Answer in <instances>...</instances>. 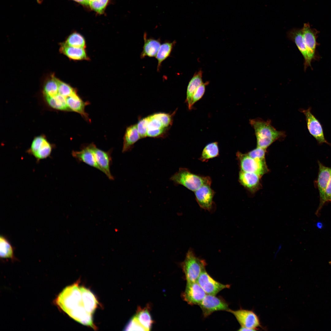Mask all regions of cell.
<instances>
[{"label":"cell","mask_w":331,"mask_h":331,"mask_svg":"<svg viewBox=\"0 0 331 331\" xmlns=\"http://www.w3.org/2000/svg\"><path fill=\"white\" fill-rule=\"evenodd\" d=\"M219 155V149L217 142L209 143L204 148L199 158L203 162H207L210 159L217 157Z\"/></svg>","instance_id":"28"},{"label":"cell","mask_w":331,"mask_h":331,"mask_svg":"<svg viewBox=\"0 0 331 331\" xmlns=\"http://www.w3.org/2000/svg\"><path fill=\"white\" fill-rule=\"evenodd\" d=\"M93 143L83 146L80 151H73V156L78 162H83L100 170L96 161L93 150Z\"/></svg>","instance_id":"16"},{"label":"cell","mask_w":331,"mask_h":331,"mask_svg":"<svg viewBox=\"0 0 331 331\" xmlns=\"http://www.w3.org/2000/svg\"><path fill=\"white\" fill-rule=\"evenodd\" d=\"M302 29L307 52V59L304 63L305 71L308 67H311V63L313 60L319 59L316 50L317 46L319 44L317 41L319 32L315 29L311 28L308 23L304 24Z\"/></svg>","instance_id":"5"},{"label":"cell","mask_w":331,"mask_h":331,"mask_svg":"<svg viewBox=\"0 0 331 331\" xmlns=\"http://www.w3.org/2000/svg\"><path fill=\"white\" fill-rule=\"evenodd\" d=\"M45 98L47 103L52 108L60 110L70 111L67 104L66 98L58 92L53 96Z\"/></svg>","instance_id":"27"},{"label":"cell","mask_w":331,"mask_h":331,"mask_svg":"<svg viewBox=\"0 0 331 331\" xmlns=\"http://www.w3.org/2000/svg\"><path fill=\"white\" fill-rule=\"evenodd\" d=\"M211 185H205L195 191V194L199 206L203 209L211 211L213 206V197L214 192Z\"/></svg>","instance_id":"15"},{"label":"cell","mask_w":331,"mask_h":331,"mask_svg":"<svg viewBox=\"0 0 331 331\" xmlns=\"http://www.w3.org/2000/svg\"><path fill=\"white\" fill-rule=\"evenodd\" d=\"M206 295V292L196 281L187 282L182 297L189 304L199 305Z\"/></svg>","instance_id":"12"},{"label":"cell","mask_w":331,"mask_h":331,"mask_svg":"<svg viewBox=\"0 0 331 331\" xmlns=\"http://www.w3.org/2000/svg\"><path fill=\"white\" fill-rule=\"evenodd\" d=\"M165 128L158 119L154 117L152 115L150 116V119L148 125V130H154Z\"/></svg>","instance_id":"38"},{"label":"cell","mask_w":331,"mask_h":331,"mask_svg":"<svg viewBox=\"0 0 331 331\" xmlns=\"http://www.w3.org/2000/svg\"><path fill=\"white\" fill-rule=\"evenodd\" d=\"M196 282L206 294L216 295L222 290L229 288V284H224L214 280L205 270L201 273Z\"/></svg>","instance_id":"10"},{"label":"cell","mask_w":331,"mask_h":331,"mask_svg":"<svg viewBox=\"0 0 331 331\" xmlns=\"http://www.w3.org/2000/svg\"><path fill=\"white\" fill-rule=\"evenodd\" d=\"M311 108L301 109L300 111L305 116L307 128L310 134L319 144L325 143L330 145L325 139L322 126L318 120L311 113Z\"/></svg>","instance_id":"9"},{"label":"cell","mask_w":331,"mask_h":331,"mask_svg":"<svg viewBox=\"0 0 331 331\" xmlns=\"http://www.w3.org/2000/svg\"><path fill=\"white\" fill-rule=\"evenodd\" d=\"M58 78L52 75L46 82L43 88V93L45 97H52L56 95L58 91Z\"/></svg>","instance_id":"30"},{"label":"cell","mask_w":331,"mask_h":331,"mask_svg":"<svg viewBox=\"0 0 331 331\" xmlns=\"http://www.w3.org/2000/svg\"><path fill=\"white\" fill-rule=\"evenodd\" d=\"M202 71L200 70L194 74L189 82L187 90L186 101L188 109L192 108L191 103L193 95L198 87L203 83Z\"/></svg>","instance_id":"23"},{"label":"cell","mask_w":331,"mask_h":331,"mask_svg":"<svg viewBox=\"0 0 331 331\" xmlns=\"http://www.w3.org/2000/svg\"><path fill=\"white\" fill-rule=\"evenodd\" d=\"M204 317H207L213 312L229 310L227 303L220 297L207 294L199 305Z\"/></svg>","instance_id":"8"},{"label":"cell","mask_w":331,"mask_h":331,"mask_svg":"<svg viewBox=\"0 0 331 331\" xmlns=\"http://www.w3.org/2000/svg\"><path fill=\"white\" fill-rule=\"evenodd\" d=\"M109 0H94L89 5L93 10L101 14L103 13Z\"/></svg>","instance_id":"33"},{"label":"cell","mask_w":331,"mask_h":331,"mask_svg":"<svg viewBox=\"0 0 331 331\" xmlns=\"http://www.w3.org/2000/svg\"><path fill=\"white\" fill-rule=\"evenodd\" d=\"M82 4L86 5V0H73Z\"/></svg>","instance_id":"41"},{"label":"cell","mask_w":331,"mask_h":331,"mask_svg":"<svg viewBox=\"0 0 331 331\" xmlns=\"http://www.w3.org/2000/svg\"><path fill=\"white\" fill-rule=\"evenodd\" d=\"M150 119V116L140 120L136 124L137 128L141 137L144 138L147 136L148 125Z\"/></svg>","instance_id":"32"},{"label":"cell","mask_w":331,"mask_h":331,"mask_svg":"<svg viewBox=\"0 0 331 331\" xmlns=\"http://www.w3.org/2000/svg\"><path fill=\"white\" fill-rule=\"evenodd\" d=\"M152 115L154 117L158 120L165 128L168 127L172 122L171 116L168 114L158 113Z\"/></svg>","instance_id":"35"},{"label":"cell","mask_w":331,"mask_h":331,"mask_svg":"<svg viewBox=\"0 0 331 331\" xmlns=\"http://www.w3.org/2000/svg\"><path fill=\"white\" fill-rule=\"evenodd\" d=\"M287 36L290 40L292 41L296 44L303 56L304 61H306L307 59V52L302 29L293 28L287 32Z\"/></svg>","instance_id":"22"},{"label":"cell","mask_w":331,"mask_h":331,"mask_svg":"<svg viewBox=\"0 0 331 331\" xmlns=\"http://www.w3.org/2000/svg\"><path fill=\"white\" fill-rule=\"evenodd\" d=\"M207 265L205 261L197 257L193 250L190 249L186 253L184 261L181 264L185 274L187 282H195Z\"/></svg>","instance_id":"4"},{"label":"cell","mask_w":331,"mask_h":331,"mask_svg":"<svg viewBox=\"0 0 331 331\" xmlns=\"http://www.w3.org/2000/svg\"><path fill=\"white\" fill-rule=\"evenodd\" d=\"M43 1V0H36L37 2L39 4H41Z\"/></svg>","instance_id":"44"},{"label":"cell","mask_w":331,"mask_h":331,"mask_svg":"<svg viewBox=\"0 0 331 331\" xmlns=\"http://www.w3.org/2000/svg\"><path fill=\"white\" fill-rule=\"evenodd\" d=\"M329 202H331V176L326 188L324 196V204Z\"/></svg>","instance_id":"39"},{"label":"cell","mask_w":331,"mask_h":331,"mask_svg":"<svg viewBox=\"0 0 331 331\" xmlns=\"http://www.w3.org/2000/svg\"><path fill=\"white\" fill-rule=\"evenodd\" d=\"M94 0H86V5H89V3Z\"/></svg>","instance_id":"43"},{"label":"cell","mask_w":331,"mask_h":331,"mask_svg":"<svg viewBox=\"0 0 331 331\" xmlns=\"http://www.w3.org/2000/svg\"><path fill=\"white\" fill-rule=\"evenodd\" d=\"M141 138L136 125H131L127 127L123 137L122 152L130 150L134 144Z\"/></svg>","instance_id":"20"},{"label":"cell","mask_w":331,"mask_h":331,"mask_svg":"<svg viewBox=\"0 0 331 331\" xmlns=\"http://www.w3.org/2000/svg\"><path fill=\"white\" fill-rule=\"evenodd\" d=\"M93 151L97 164L100 170L104 173L110 180L114 179L110 170V167L112 163L111 150L105 151L97 148L93 144Z\"/></svg>","instance_id":"14"},{"label":"cell","mask_w":331,"mask_h":331,"mask_svg":"<svg viewBox=\"0 0 331 331\" xmlns=\"http://www.w3.org/2000/svg\"><path fill=\"white\" fill-rule=\"evenodd\" d=\"M125 329L126 330L146 331L134 316L130 320Z\"/></svg>","instance_id":"37"},{"label":"cell","mask_w":331,"mask_h":331,"mask_svg":"<svg viewBox=\"0 0 331 331\" xmlns=\"http://www.w3.org/2000/svg\"><path fill=\"white\" fill-rule=\"evenodd\" d=\"M257 139V146L266 149L276 140L284 137V132L276 130L269 120L259 118L250 120Z\"/></svg>","instance_id":"2"},{"label":"cell","mask_w":331,"mask_h":331,"mask_svg":"<svg viewBox=\"0 0 331 331\" xmlns=\"http://www.w3.org/2000/svg\"><path fill=\"white\" fill-rule=\"evenodd\" d=\"M170 180L176 185H181L195 192L202 186L211 185V181L208 176H200L192 173L188 169L180 168L173 175Z\"/></svg>","instance_id":"3"},{"label":"cell","mask_w":331,"mask_h":331,"mask_svg":"<svg viewBox=\"0 0 331 331\" xmlns=\"http://www.w3.org/2000/svg\"><path fill=\"white\" fill-rule=\"evenodd\" d=\"M318 164L319 167L317 185L319 194L320 203L316 211L317 215L325 204V192L331 176V167L325 166L319 161Z\"/></svg>","instance_id":"11"},{"label":"cell","mask_w":331,"mask_h":331,"mask_svg":"<svg viewBox=\"0 0 331 331\" xmlns=\"http://www.w3.org/2000/svg\"><path fill=\"white\" fill-rule=\"evenodd\" d=\"M51 150V146L46 139L42 136H39L32 141L29 152L37 159L40 160L48 157Z\"/></svg>","instance_id":"13"},{"label":"cell","mask_w":331,"mask_h":331,"mask_svg":"<svg viewBox=\"0 0 331 331\" xmlns=\"http://www.w3.org/2000/svg\"><path fill=\"white\" fill-rule=\"evenodd\" d=\"M58 93L65 97L77 94L76 89L58 78Z\"/></svg>","instance_id":"31"},{"label":"cell","mask_w":331,"mask_h":331,"mask_svg":"<svg viewBox=\"0 0 331 331\" xmlns=\"http://www.w3.org/2000/svg\"><path fill=\"white\" fill-rule=\"evenodd\" d=\"M0 256L2 259H16L12 245L7 238L2 235L0 237Z\"/></svg>","instance_id":"26"},{"label":"cell","mask_w":331,"mask_h":331,"mask_svg":"<svg viewBox=\"0 0 331 331\" xmlns=\"http://www.w3.org/2000/svg\"><path fill=\"white\" fill-rule=\"evenodd\" d=\"M281 247H282V245H281V244H280V245H279V247H278V250L276 252V253H275V254L274 255V258H275L276 257V256L277 255V254L278 253V252H279V251L281 249Z\"/></svg>","instance_id":"42"},{"label":"cell","mask_w":331,"mask_h":331,"mask_svg":"<svg viewBox=\"0 0 331 331\" xmlns=\"http://www.w3.org/2000/svg\"><path fill=\"white\" fill-rule=\"evenodd\" d=\"M66 102L70 111L80 114L86 120L90 121L87 113L85 112L86 106L89 104L88 102H84L77 94L67 97Z\"/></svg>","instance_id":"18"},{"label":"cell","mask_w":331,"mask_h":331,"mask_svg":"<svg viewBox=\"0 0 331 331\" xmlns=\"http://www.w3.org/2000/svg\"><path fill=\"white\" fill-rule=\"evenodd\" d=\"M266 149L257 147L247 153L250 157L262 160H265V157Z\"/></svg>","instance_id":"36"},{"label":"cell","mask_w":331,"mask_h":331,"mask_svg":"<svg viewBox=\"0 0 331 331\" xmlns=\"http://www.w3.org/2000/svg\"><path fill=\"white\" fill-rule=\"evenodd\" d=\"M143 39L144 44L140 55V58L143 59L146 56L156 57L161 45L160 39L148 38L145 33L144 34Z\"/></svg>","instance_id":"19"},{"label":"cell","mask_w":331,"mask_h":331,"mask_svg":"<svg viewBox=\"0 0 331 331\" xmlns=\"http://www.w3.org/2000/svg\"><path fill=\"white\" fill-rule=\"evenodd\" d=\"M134 316L146 331L150 330L153 321L149 309L147 308L142 309L139 307L138 308Z\"/></svg>","instance_id":"25"},{"label":"cell","mask_w":331,"mask_h":331,"mask_svg":"<svg viewBox=\"0 0 331 331\" xmlns=\"http://www.w3.org/2000/svg\"><path fill=\"white\" fill-rule=\"evenodd\" d=\"M208 84V82H203L197 89L192 97L191 103L192 108L193 105L202 98L204 93L206 87Z\"/></svg>","instance_id":"34"},{"label":"cell","mask_w":331,"mask_h":331,"mask_svg":"<svg viewBox=\"0 0 331 331\" xmlns=\"http://www.w3.org/2000/svg\"><path fill=\"white\" fill-rule=\"evenodd\" d=\"M59 51L69 59L73 60H87L89 59L85 48L68 46L63 42L60 44Z\"/></svg>","instance_id":"21"},{"label":"cell","mask_w":331,"mask_h":331,"mask_svg":"<svg viewBox=\"0 0 331 331\" xmlns=\"http://www.w3.org/2000/svg\"><path fill=\"white\" fill-rule=\"evenodd\" d=\"M57 305L70 317L83 325L96 329L92 315L98 301L88 289L79 286L78 282L68 286L55 299Z\"/></svg>","instance_id":"1"},{"label":"cell","mask_w":331,"mask_h":331,"mask_svg":"<svg viewBox=\"0 0 331 331\" xmlns=\"http://www.w3.org/2000/svg\"><path fill=\"white\" fill-rule=\"evenodd\" d=\"M261 177L255 173L240 171L239 180L246 188L251 192H255L260 187Z\"/></svg>","instance_id":"17"},{"label":"cell","mask_w":331,"mask_h":331,"mask_svg":"<svg viewBox=\"0 0 331 331\" xmlns=\"http://www.w3.org/2000/svg\"><path fill=\"white\" fill-rule=\"evenodd\" d=\"M175 43V41L172 42L167 41L161 45L156 56L158 61V71H159L162 62L170 56Z\"/></svg>","instance_id":"24"},{"label":"cell","mask_w":331,"mask_h":331,"mask_svg":"<svg viewBox=\"0 0 331 331\" xmlns=\"http://www.w3.org/2000/svg\"><path fill=\"white\" fill-rule=\"evenodd\" d=\"M236 156L241 171L255 173L261 177L268 171L265 160L253 158L247 154H242L239 152L237 153Z\"/></svg>","instance_id":"6"},{"label":"cell","mask_w":331,"mask_h":331,"mask_svg":"<svg viewBox=\"0 0 331 331\" xmlns=\"http://www.w3.org/2000/svg\"><path fill=\"white\" fill-rule=\"evenodd\" d=\"M165 128H159L154 130H148L147 136L155 137L161 135L164 131Z\"/></svg>","instance_id":"40"},{"label":"cell","mask_w":331,"mask_h":331,"mask_svg":"<svg viewBox=\"0 0 331 331\" xmlns=\"http://www.w3.org/2000/svg\"><path fill=\"white\" fill-rule=\"evenodd\" d=\"M66 45L77 48H85L86 43L84 37L80 34L74 32L67 38L64 42H63Z\"/></svg>","instance_id":"29"},{"label":"cell","mask_w":331,"mask_h":331,"mask_svg":"<svg viewBox=\"0 0 331 331\" xmlns=\"http://www.w3.org/2000/svg\"><path fill=\"white\" fill-rule=\"evenodd\" d=\"M228 311L234 315L242 327L254 331L262 328L259 317L252 310L241 309L234 310L229 309Z\"/></svg>","instance_id":"7"}]
</instances>
